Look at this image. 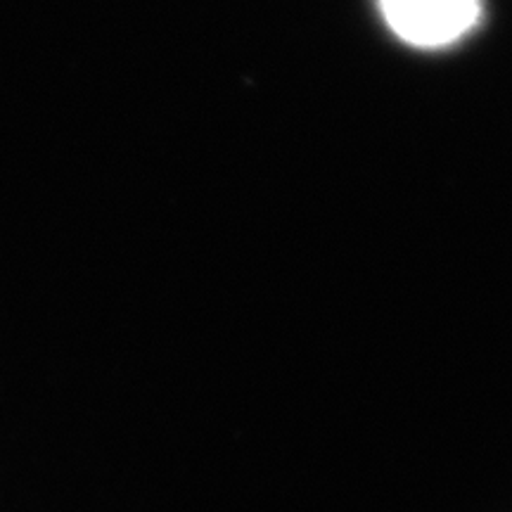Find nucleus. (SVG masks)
Listing matches in <instances>:
<instances>
[{
	"mask_svg": "<svg viewBox=\"0 0 512 512\" xmlns=\"http://www.w3.org/2000/svg\"><path fill=\"white\" fill-rule=\"evenodd\" d=\"M382 22L406 46L444 50L477 29L484 0H377Z\"/></svg>",
	"mask_w": 512,
	"mask_h": 512,
	"instance_id": "nucleus-1",
	"label": "nucleus"
}]
</instances>
